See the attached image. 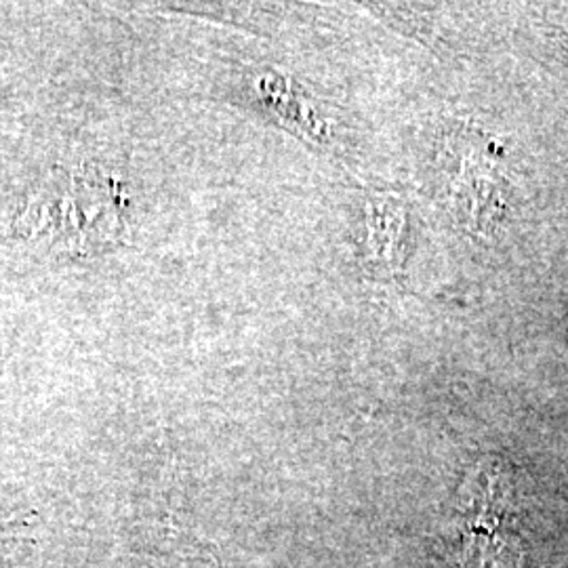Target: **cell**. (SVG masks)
Here are the masks:
<instances>
[{"mask_svg":"<svg viewBox=\"0 0 568 568\" xmlns=\"http://www.w3.org/2000/svg\"><path fill=\"white\" fill-rule=\"evenodd\" d=\"M116 190L103 175H68L42 187L20 217L30 239L74 253L95 251L121 234Z\"/></svg>","mask_w":568,"mask_h":568,"instance_id":"cell-1","label":"cell"},{"mask_svg":"<svg viewBox=\"0 0 568 568\" xmlns=\"http://www.w3.org/2000/svg\"><path fill=\"white\" fill-rule=\"evenodd\" d=\"M405 234V206L398 199L382 196L368 204V253L371 260L387 272L400 264Z\"/></svg>","mask_w":568,"mask_h":568,"instance_id":"cell-2","label":"cell"},{"mask_svg":"<svg viewBox=\"0 0 568 568\" xmlns=\"http://www.w3.org/2000/svg\"><path fill=\"white\" fill-rule=\"evenodd\" d=\"M554 42L558 47V53L568 61V32L567 30H554Z\"/></svg>","mask_w":568,"mask_h":568,"instance_id":"cell-3","label":"cell"}]
</instances>
